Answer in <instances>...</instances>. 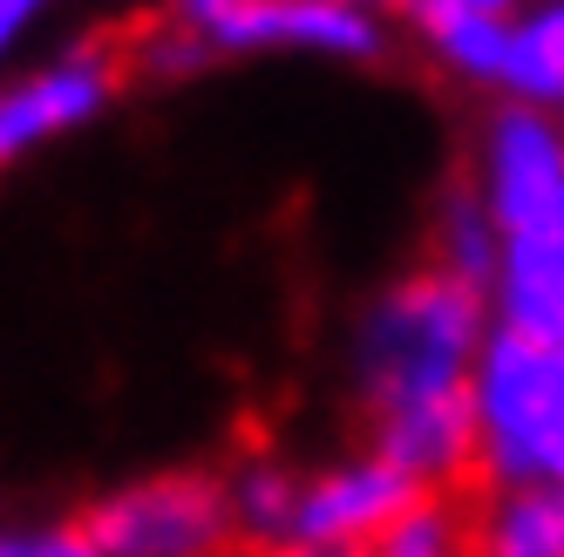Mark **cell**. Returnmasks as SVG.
Listing matches in <instances>:
<instances>
[{
    "instance_id": "obj_1",
    "label": "cell",
    "mask_w": 564,
    "mask_h": 557,
    "mask_svg": "<svg viewBox=\"0 0 564 557\" xmlns=\"http://www.w3.org/2000/svg\"><path fill=\"white\" fill-rule=\"evenodd\" d=\"M490 293L463 286L449 272H401L381 299H368L354 327V394L368 415L442 402V394H469L476 353L490 340Z\"/></svg>"
},
{
    "instance_id": "obj_2",
    "label": "cell",
    "mask_w": 564,
    "mask_h": 557,
    "mask_svg": "<svg viewBox=\"0 0 564 557\" xmlns=\"http://www.w3.org/2000/svg\"><path fill=\"white\" fill-rule=\"evenodd\" d=\"M476 476L490 490H564V347L490 327L469 374Z\"/></svg>"
},
{
    "instance_id": "obj_3",
    "label": "cell",
    "mask_w": 564,
    "mask_h": 557,
    "mask_svg": "<svg viewBox=\"0 0 564 557\" xmlns=\"http://www.w3.org/2000/svg\"><path fill=\"white\" fill-rule=\"evenodd\" d=\"M83 531L102 557H225L238 544L225 476L205 469H156L137 483H116L89 503Z\"/></svg>"
},
{
    "instance_id": "obj_4",
    "label": "cell",
    "mask_w": 564,
    "mask_h": 557,
    "mask_svg": "<svg viewBox=\"0 0 564 557\" xmlns=\"http://www.w3.org/2000/svg\"><path fill=\"white\" fill-rule=\"evenodd\" d=\"M164 21H177L205 55H381V14L334 8V0H177Z\"/></svg>"
},
{
    "instance_id": "obj_5",
    "label": "cell",
    "mask_w": 564,
    "mask_h": 557,
    "mask_svg": "<svg viewBox=\"0 0 564 557\" xmlns=\"http://www.w3.org/2000/svg\"><path fill=\"white\" fill-rule=\"evenodd\" d=\"M469 190L482 197L497 238L510 245L523 225H538L564 197V123L544 109L503 102L476 136V184Z\"/></svg>"
},
{
    "instance_id": "obj_6",
    "label": "cell",
    "mask_w": 564,
    "mask_h": 557,
    "mask_svg": "<svg viewBox=\"0 0 564 557\" xmlns=\"http://www.w3.org/2000/svg\"><path fill=\"white\" fill-rule=\"evenodd\" d=\"M116 102V62L102 48H62L0 83V171L89 130Z\"/></svg>"
},
{
    "instance_id": "obj_7",
    "label": "cell",
    "mask_w": 564,
    "mask_h": 557,
    "mask_svg": "<svg viewBox=\"0 0 564 557\" xmlns=\"http://www.w3.org/2000/svg\"><path fill=\"white\" fill-rule=\"evenodd\" d=\"M422 490L381 456H347L327 469L300 476V510H293V544L286 550H340V557H368V544L409 510Z\"/></svg>"
},
{
    "instance_id": "obj_8",
    "label": "cell",
    "mask_w": 564,
    "mask_h": 557,
    "mask_svg": "<svg viewBox=\"0 0 564 557\" xmlns=\"http://www.w3.org/2000/svg\"><path fill=\"white\" fill-rule=\"evenodd\" d=\"M368 456H381L388 469H401L422 496H442L456 476L476 469V415H469V394H442V402L368 415Z\"/></svg>"
},
{
    "instance_id": "obj_9",
    "label": "cell",
    "mask_w": 564,
    "mask_h": 557,
    "mask_svg": "<svg viewBox=\"0 0 564 557\" xmlns=\"http://www.w3.org/2000/svg\"><path fill=\"white\" fill-rule=\"evenodd\" d=\"M300 476L279 456H246L238 469H225V503H231V531L238 544H252L265 557H279L293 544V510H300Z\"/></svg>"
},
{
    "instance_id": "obj_10",
    "label": "cell",
    "mask_w": 564,
    "mask_h": 557,
    "mask_svg": "<svg viewBox=\"0 0 564 557\" xmlns=\"http://www.w3.org/2000/svg\"><path fill=\"white\" fill-rule=\"evenodd\" d=\"M503 96L523 102V109L564 116V0H531V8L510 21Z\"/></svg>"
},
{
    "instance_id": "obj_11",
    "label": "cell",
    "mask_w": 564,
    "mask_h": 557,
    "mask_svg": "<svg viewBox=\"0 0 564 557\" xmlns=\"http://www.w3.org/2000/svg\"><path fill=\"white\" fill-rule=\"evenodd\" d=\"M422 28V48L456 75L469 89H503V55H510V21L497 14H463V8H442V0H422L415 8Z\"/></svg>"
},
{
    "instance_id": "obj_12",
    "label": "cell",
    "mask_w": 564,
    "mask_h": 557,
    "mask_svg": "<svg viewBox=\"0 0 564 557\" xmlns=\"http://www.w3.org/2000/svg\"><path fill=\"white\" fill-rule=\"evenodd\" d=\"M476 516V557H564V490H490Z\"/></svg>"
},
{
    "instance_id": "obj_13",
    "label": "cell",
    "mask_w": 564,
    "mask_h": 557,
    "mask_svg": "<svg viewBox=\"0 0 564 557\" xmlns=\"http://www.w3.org/2000/svg\"><path fill=\"white\" fill-rule=\"evenodd\" d=\"M490 320L503 334L564 347V259H517V252H503V265L490 278Z\"/></svg>"
},
{
    "instance_id": "obj_14",
    "label": "cell",
    "mask_w": 564,
    "mask_h": 557,
    "mask_svg": "<svg viewBox=\"0 0 564 557\" xmlns=\"http://www.w3.org/2000/svg\"><path fill=\"white\" fill-rule=\"evenodd\" d=\"M429 265L463 278V286H476V293H490V278L503 265V238H497V225H490V211H482L476 190H449V197H442V211H435V259Z\"/></svg>"
},
{
    "instance_id": "obj_15",
    "label": "cell",
    "mask_w": 564,
    "mask_h": 557,
    "mask_svg": "<svg viewBox=\"0 0 564 557\" xmlns=\"http://www.w3.org/2000/svg\"><path fill=\"white\" fill-rule=\"evenodd\" d=\"M368 557H476V516L449 496H415L368 544Z\"/></svg>"
},
{
    "instance_id": "obj_16",
    "label": "cell",
    "mask_w": 564,
    "mask_h": 557,
    "mask_svg": "<svg viewBox=\"0 0 564 557\" xmlns=\"http://www.w3.org/2000/svg\"><path fill=\"white\" fill-rule=\"evenodd\" d=\"M0 557H102L83 524H28V531H0Z\"/></svg>"
},
{
    "instance_id": "obj_17",
    "label": "cell",
    "mask_w": 564,
    "mask_h": 557,
    "mask_svg": "<svg viewBox=\"0 0 564 557\" xmlns=\"http://www.w3.org/2000/svg\"><path fill=\"white\" fill-rule=\"evenodd\" d=\"M197 62H205V48H197L177 21H164L156 34H143V68H156V75H184V68H197Z\"/></svg>"
},
{
    "instance_id": "obj_18",
    "label": "cell",
    "mask_w": 564,
    "mask_h": 557,
    "mask_svg": "<svg viewBox=\"0 0 564 557\" xmlns=\"http://www.w3.org/2000/svg\"><path fill=\"white\" fill-rule=\"evenodd\" d=\"M42 14H48V0H0V62L42 28Z\"/></svg>"
},
{
    "instance_id": "obj_19",
    "label": "cell",
    "mask_w": 564,
    "mask_h": 557,
    "mask_svg": "<svg viewBox=\"0 0 564 557\" xmlns=\"http://www.w3.org/2000/svg\"><path fill=\"white\" fill-rule=\"evenodd\" d=\"M442 8H463V14H497V21H517L531 0H442Z\"/></svg>"
},
{
    "instance_id": "obj_20",
    "label": "cell",
    "mask_w": 564,
    "mask_h": 557,
    "mask_svg": "<svg viewBox=\"0 0 564 557\" xmlns=\"http://www.w3.org/2000/svg\"><path fill=\"white\" fill-rule=\"evenodd\" d=\"M375 14H388V8H422V0H368Z\"/></svg>"
},
{
    "instance_id": "obj_21",
    "label": "cell",
    "mask_w": 564,
    "mask_h": 557,
    "mask_svg": "<svg viewBox=\"0 0 564 557\" xmlns=\"http://www.w3.org/2000/svg\"><path fill=\"white\" fill-rule=\"evenodd\" d=\"M279 557H340V550H279Z\"/></svg>"
},
{
    "instance_id": "obj_22",
    "label": "cell",
    "mask_w": 564,
    "mask_h": 557,
    "mask_svg": "<svg viewBox=\"0 0 564 557\" xmlns=\"http://www.w3.org/2000/svg\"><path fill=\"white\" fill-rule=\"evenodd\" d=\"M334 8H368V0H334ZM368 14H375V8H368Z\"/></svg>"
}]
</instances>
